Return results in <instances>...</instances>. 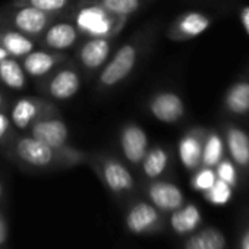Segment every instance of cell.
Returning <instances> with one entry per match:
<instances>
[{
    "label": "cell",
    "instance_id": "obj_1",
    "mask_svg": "<svg viewBox=\"0 0 249 249\" xmlns=\"http://www.w3.org/2000/svg\"><path fill=\"white\" fill-rule=\"evenodd\" d=\"M9 154L19 160L21 163L36 167V169H49L53 166H72L85 160V153L68 147L63 150L52 148L50 145L41 142L40 140L31 137L30 134L15 135L11 142L6 145Z\"/></svg>",
    "mask_w": 249,
    "mask_h": 249
},
{
    "label": "cell",
    "instance_id": "obj_4",
    "mask_svg": "<svg viewBox=\"0 0 249 249\" xmlns=\"http://www.w3.org/2000/svg\"><path fill=\"white\" fill-rule=\"evenodd\" d=\"M57 18L62 17L46 14L31 6L6 5L5 8L0 9V25L24 33L25 36L34 38L36 41L46 31V28Z\"/></svg>",
    "mask_w": 249,
    "mask_h": 249
},
{
    "label": "cell",
    "instance_id": "obj_5",
    "mask_svg": "<svg viewBox=\"0 0 249 249\" xmlns=\"http://www.w3.org/2000/svg\"><path fill=\"white\" fill-rule=\"evenodd\" d=\"M82 85V75L76 66H72L69 60L60 66H57L52 73L43 78L40 84V89L44 95L66 101L76 95Z\"/></svg>",
    "mask_w": 249,
    "mask_h": 249
},
{
    "label": "cell",
    "instance_id": "obj_24",
    "mask_svg": "<svg viewBox=\"0 0 249 249\" xmlns=\"http://www.w3.org/2000/svg\"><path fill=\"white\" fill-rule=\"evenodd\" d=\"M224 236L214 229H207L186 243V249H224Z\"/></svg>",
    "mask_w": 249,
    "mask_h": 249
},
{
    "label": "cell",
    "instance_id": "obj_19",
    "mask_svg": "<svg viewBox=\"0 0 249 249\" xmlns=\"http://www.w3.org/2000/svg\"><path fill=\"white\" fill-rule=\"evenodd\" d=\"M179 157L186 169H195L202 159L201 140L195 132L186 134L179 142Z\"/></svg>",
    "mask_w": 249,
    "mask_h": 249
},
{
    "label": "cell",
    "instance_id": "obj_15",
    "mask_svg": "<svg viewBox=\"0 0 249 249\" xmlns=\"http://www.w3.org/2000/svg\"><path fill=\"white\" fill-rule=\"evenodd\" d=\"M0 47L5 49L9 56L22 59L37 47V41L24 33H19L14 28L0 25Z\"/></svg>",
    "mask_w": 249,
    "mask_h": 249
},
{
    "label": "cell",
    "instance_id": "obj_7",
    "mask_svg": "<svg viewBox=\"0 0 249 249\" xmlns=\"http://www.w3.org/2000/svg\"><path fill=\"white\" fill-rule=\"evenodd\" d=\"M81 40L82 38L73 22L68 17H62L46 28V31L38 37L37 46L50 52L63 53L76 47Z\"/></svg>",
    "mask_w": 249,
    "mask_h": 249
},
{
    "label": "cell",
    "instance_id": "obj_33",
    "mask_svg": "<svg viewBox=\"0 0 249 249\" xmlns=\"http://www.w3.org/2000/svg\"><path fill=\"white\" fill-rule=\"evenodd\" d=\"M240 21H242V24H243L246 33L249 34V6L245 8V9L240 12Z\"/></svg>",
    "mask_w": 249,
    "mask_h": 249
},
{
    "label": "cell",
    "instance_id": "obj_25",
    "mask_svg": "<svg viewBox=\"0 0 249 249\" xmlns=\"http://www.w3.org/2000/svg\"><path fill=\"white\" fill-rule=\"evenodd\" d=\"M227 107L237 114L249 111V84L239 82L230 88L226 97Z\"/></svg>",
    "mask_w": 249,
    "mask_h": 249
},
{
    "label": "cell",
    "instance_id": "obj_22",
    "mask_svg": "<svg viewBox=\"0 0 249 249\" xmlns=\"http://www.w3.org/2000/svg\"><path fill=\"white\" fill-rule=\"evenodd\" d=\"M141 163L144 175L150 179H156L166 170L169 164V154L161 147H153L147 151Z\"/></svg>",
    "mask_w": 249,
    "mask_h": 249
},
{
    "label": "cell",
    "instance_id": "obj_10",
    "mask_svg": "<svg viewBox=\"0 0 249 249\" xmlns=\"http://www.w3.org/2000/svg\"><path fill=\"white\" fill-rule=\"evenodd\" d=\"M116 38H84L76 52L79 66L88 73H98L110 59Z\"/></svg>",
    "mask_w": 249,
    "mask_h": 249
},
{
    "label": "cell",
    "instance_id": "obj_36",
    "mask_svg": "<svg viewBox=\"0 0 249 249\" xmlns=\"http://www.w3.org/2000/svg\"><path fill=\"white\" fill-rule=\"evenodd\" d=\"M6 57H9V53L5 50V49H2V47H0V62H2V60H5Z\"/></svg>",
    "mask_w": 249,
    "mask_h": 249
},
{
    "label": "cell",
    "instance_id": "obj_16",
    "mask_svg": "<svg viewBox=\"0 0 249 249\" xmlns=\"http://www.w3.org/2000/svg\"><path fill=\"white\" fill-rule=\"evenodd\" d=\"M148 195L151 202L164 211L178 210L183 204L182 191L169 182H154L148 189Z\"/></svg>",
    "mask_w": 249,
    "mask_h": 249
},
{
    "label": "cell",
    "instance_id": "obj_31",
    "mask_svg": "<svg viewBox=\"0 0 249 249\" xmlns=\"http://www.w3.org/2000/svg\"><path fill=\"white\" fill-rule=\"evenodd\" d=\"M217 176H218L220 180L226 182L230 186H233L236 183V170H234V167H233V164L230 161H221V163H218Z\"/></svg>",
    "mask_w": 249,
    "mask_h": 249
},
{
    "label": "cell",
    "instance_id": "obj_18",
    "mask_svg": "<svg viewBox=\"0 0 249 249\" xmlns=\"http://www.w3.org/2000/svg\"><path fill=\"white\" fill-rule=\"evenodd\" d=\"M0 84L14 91H24L28 87V75L17 57H6L0 62Z\"/></svg>",
    "mask_w": 249,
    "mask_h": 249
},
{
    "label": "cell",
    "instance_id": "obj_23",
    "mask_svg": "<svg viewBox=\"0 0 249 249\" xmlns=\"http://www.w3.org/2000/svg\"><path fill=\"white\" fill-rule=\"evenodd\" d=\"M227 144L233 160L240 164H249V140L240 129H230L227 134Z\"/></svg>",
    "mask_w": 249,
    "mask_h": 249
},
{
    "label": "cell",
    "instance_id": "obj_17",
    "mask_svg": "<svg viewBox=\"0 0 249 249\" xmlns=\"http://www.w3.org/2000/svg\"><path fill=\"white\" fill-rule=\"evenodd\" d=\"M159 220V213L156 207L147 202L135 204L128 215H126V226L132 233H144L151 229Z\"/></svg>",
    "mask_w": 249,
    "mask_h": 249
},
{
    "label": "cell",
    "instance_id": "obj_8",
    "mask_svg": "<svg viewBox=\"0 0 249 249\" xmlns=\"http://www.w3.org/2000/svg\"><path fill=\"white\" fill-rule=\"evenodd\" d=\"M27 134L56 150L69 147V128L62 119L60 113H52L37 119L30 126Z\"/></svg>",
    "mask_w": 249,
    "mask_h": 249
},
{
    "label": "cell",
    "instance_id": "obj_3",
    "mask_svg": "<svg viewBox=\"0 0 249 249\" xmlns=\"http://www.w3.org/2000/svg\"><path fill=\"white\" fill-rule=\"evenodd\" d=\"M142 38L137 36L123 43L100 69L97 76V91L108 92L126 81L135 71L142 54Z\"/></svg>",
    "mask_w": 249,
    "mask_h": 249
},
{
    "label": "cell",
    "instance_id": "obj_6",
    "mask_svg": "<svg viewBox=\"0 0 249 249\" xmlns=\"http://www.w3.org/2000/svg\"><path fill=\"white\" fill-rule=\"evenodd\" d=\"M52 113H59L57 107L41 97H21L9 108V119L18 131L27 132L31 124Z\"/></svg>",
    "mask_w": 249,
    "mask_h": 249
},
{
    "label": "cell",
    "instance_id": "obj_32",
    "mask_svg": "<svg viewBox=\"0 0 249 249\" xmlns=\"http://www.w3.org/2000/svg\"><path fill=\"white\" fill-rule=\"evenodd\" d=\"M6 236H8V227H6L5 218H3L2 215H0V245H3V243H5Z\"/></svg>",
    "mask_w": 249,
    "mask_h": 249
},
{
    "label": "cell",
    "instance_id": "obj_11",
    "mask_svg": "<svg viewBox=\"0 0 249 249\" xmlns=\"http://www.w3.org/2000/svg\"><path fill=\"white\" fill-rule=\"evenodd\" d=\"M119 145L128 163L137 166L142 161L144 156L148 151V137L144 128H141L138 123L128 122L120 129Z\"/></svg>",
    "mask_w": 249,
    "mask_h": 249
},
{
    "label": "cell",
    "instance_id": "obj_21",
    "mask_svg": "<svg viewBox=\"0 0 249 249\" xmlns=\"http://www.w3.org/2000/svg\"><path fill=\"white\" fill-rule=\"evenodd\" d=\"M201 221V213L195 205H186L183 208H178L175 210L173 215H172V227L176 233H189L194 229L198 227Z\"/></svg>",
    "mask_w": 249,
    "mask_h": 249
},
{
    "label": "cell",
    "instance_id": "obj_12",
    "mask_svg": "<svg viewBox=\"0 0 249 249\" xmlns=\"http://www.w3.org/2000/svg\"><path fill=\"white\" fill-rule=\"evenodd\" d=\"M69 60V56L59 52H50V50H33L27 56L22 57V68L25 73L33 79H43L49 73H52L57 66L66 63Z\"/></svg>",
    "mask_w": 249,
    "mask_h": 249
},
{
    "label": "cell",
    "instance_id": "obj_9",
    "mask_svg": "<svg viewBox=\"0 0 249 249\" xmlns=\"http://www.w3.org/2000/svg\"><path fill=\"white\" fill-rule=\"evenodd\" d=\"M94 164H97V170L103 182L113 194L120 195L134 189L135 180L132 173L117 159L110 156H98L94 160Z\"/></svg>",
    "mask_w": 249,
    "mask_h": 249
},
{
    "label": "cell",
    "instance_id": "obj_30",
    "mask_svg": "<svg viewBox=\"0 0 249 249\" xmlns=\"http://www.w3.org/2000/svg\"><path fill=\"white\" fill-rule=\"evenodd\" d=\"M11 128H12V122L9 119V114L6 113V110H0V147L8 145L11 140L15 137Z\"/></svg>",
    "mask_w": 249,
    "mask_h": 249
},
{
    "label": "cell",
    "instance_id": "obj_28",
    "mask_svg": "<svg viewBox=\"0 0 249 249\" xmlns=\"http://www.w3.org/2000/svg\"><path fill=\"white\" fill-rule=\"evenodd\" d=\"M205 198L214 205H223L231 198V186L217 179L214 185L208 191H205Z\"/></svg>",
    "mask_w": 249,
    "mask_h": 249
},
{
    "label": "cell",
    "instance_id": "obj_29",
    "mask_svg": "<svg viewBox=\"0 0 249 249\" xmlns=\"http://www.w3.org/2000/svg\"><path fill=\"white\" fill-rule=\"evenodd\" d=\"M217 180V178H215V173L210 169V167H205V169H202V170H199L196 175H195V178L192 179V186L196 189V191H208L213 185H214V182Z\"/></svg>",
    "mask_w": 249,
    "mask_h": 249
},
{
    "label": "cell",
    "instance_id": "obj_20",
    "mask_svg": "<svg viewBox=\"0 0 249 249\" xmlns=\"http://www.w3.org/2000/svg\"><path fill=\"white\" fill-rule=\"evenodd\" d=\"M14 6H31L46 14L66 17L75 5V0H12Z\"/></svg>",
    "mask_w": 249,
    "mask_h": 249
},
{
    "label": "cell",
    "instance_id": "obj_34",
    "mask_svg": "<svg viewBox=\"0 0 249 249\" xmlns=\"http://www.w3.org/2000/svg\"><path fill=\"white\" fill-rule=\"evenodd\" d=\"M240 249H249V231L245 233V236L242 239V243H240Z\"/></svg>",
    "mask_w": 249,
    "mask_h": 249
},
{
    "label": "cell",
    "instance_id": "obj_37",
    "mask_svg": "<svg viewBox=\"0 0 249 249\" xmlns=\"http://www.w3.org/2000/svg\"><path fill=\"white\" fill-rule=\"evenodd\" d=\"M2 194H3V185L0 182V198H2Z\"/></svg>",
    "mask_w": 249,
    "mask_h": 249
},
{
    "label": "cell",
    "instance_id": "obj_27",
    "mask_svg": "<svg viewBox=\"0 0 249 249\" xmlns=\"http://www.w3.org/2000/svg\"><path fill=\"white\" fill-rule=\"evenodd\" d=\"M221 156H223V142L220 140L218 135L215 134H211L205 142V147L202 148V159L201 161L211 167V166H215L220 163L221 160Z\"/></svg>",
    "mask_w": 249,
    "mask_h": 249
},
{
    "label": "cell",
    "instance_id": "obj_26",
    "mask_svg": "<svg viewBox=\"0 0 249 249\" xmlns=\"http://www.w3.org/2000/svg\"><path fill=\"white\" fill-rule=\"evenodd\" d=\"M95 2H98L113 15L123 18H131L142 6V0H95Z\"/></svg>",
    "mask_w": 249,
    "mask_h": 249
},
{
    "label": "cell",
    "instance_id": "obj_35",
    "mask_svg": "<svg viewBox=\"0 0 249 249\" xmlns=\"http://www.w3.org/2000/svg\"><path fill=\"white\" fill-rule=\"evenodd\" d=\"M0 110H6V94L0 89Z\"/></svg>",
    "mask_w": 249,
    "mask_h": 249
},
{
    "label": "cell",
    "instance_id": "obj_14",
    "mask_svg": "<svg viewBox=\"0 0 249 249\" xmlns=\"http://www.w3.org/2000/svg\"><path fill=\"white\" fill-rule=\"evenodd\" d=\"M210 27V19L199 12H188L180 17L169 31L172 40H188L202 34Z\"/></svg>",
    "mask_w": 249,
    "mask_h": 249
},
{
    "label": "cell",
    "instance_id": "obj_13",
    "mask_svg": "<svg viewBox=\"0 0 249 249\" xmlns=\"http://www.w3.org/2000/svg\"><path fill=\"white\" fill-rule=\"evenodd\" d=\"M150 113L163 123H176L185 113V106L180 97L170 91L154 94L148 103Z\"/></svg>",
    "mask_w": 249,
    "mask_h": 249
},
{
    "label": "cell",
    "instance_id": "obj_2",
    "mask_svg": "<svg viewBox=\"0 0 249 249\" xmlns=\"http://www.w3.org/2000/svg\"><path fill=\"white\" fill-rule=\"evenodd\" d=\"M81 38H116L129 18L113 15L95 0H78L66 15Z\"/></svg>",
    "mask_w": 249,
    "mask_h": 249
}]
</instances>
